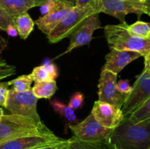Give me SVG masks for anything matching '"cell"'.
I'll return each mask as SVG.
<instances>
[{
    "label": "cell",
    "mask_w": 150,
    "mask_h": 149,
    "mask_svg": "<svg viewBox=\"0 0 150 149\" xmlns=\"http://www.w3.org/2000/svg\"><path fill=\"white\" fill-rule=\"evenodd\" d=\"M108 145L111 149H150V118L135 124L125 118L113 129Z\"/></svg>",
    "instance_id": "cell-1"
},
{
    "label": "cell",
    "mask_w": 150,
    "mask_h": 149,
    "mask_svg": "<svg viewBox=\"0 0 150 149\" xmlns=\"http://www.w3.org/2000/svg\"><path fill=\"white\" fill-rule=\"evenodd\" d=\"M52 132L42 121H36L23 115L4 114L0 120V143L24 136Z\"/></svg>",
    "instance_id": "cell-2"
},
{
    "label": "cell",
    "mask_w": 150,
    "mask_h": 149,
    "mask_svg": "<svg viewBox=\"0 0 150 149\" xmlns=\"http://www.w3.org/2000/svg\"><path fill=\"white\" fill-rule=\"evenodd\" d=\"M127 23L106 25L104 34L111 49L132 51L139 53L142 56L150 53V39L139 37L127 31Z\"/></svg>",
    "instance_id": "cell-3"
},
{
    "label": "cell",
    "mask_w": 150,
    "mask_h": 149,
    "mask_svg": "<svg viewBox=\"0 0 150 149\" xmlns=\"http://www.w3.org/2000/svg\"><path fill=\"white\" fill-rule=\"evenodd\" d=\"M94 14L100 13L93 6H74L59 23L57 25L48 35H46L48 42L51 44L57 43L64 38L70 37L88 17Z\"/></svg>",
    "instance_id": "cell-4"
},
{
    "label": "cell",
    "mask_w": 150,
    "mask_h": 149,
    "mask_svg": "<svg viewBox=\"0 0 150 149\" xmlns=\"http://www.w3.org/2000/svg\"><path fill=\"white\" fill-rule=\"evenodd\" d=\"M144 57V68L132 86V91L122 107L125 118L150 98V53Z\"/></svg>",
    "instance_id": "cell-5"
},
{
    "label": "cell",
    "mask_w": 150,
    "mask_h": 149,
    "mask_svg": "<svg viewBox=\"0 0 150 149\" xmlns=\"http://www.w3.org/2000/svg\"><path fill=\"white\" fill-rule=\"evenodd\" d=\"M73 137L81 141L89 143H109L113 129L105 128L95 119L92 113L84 120L68 126Z\"/></svg>",
    "instance_id": "cell-6"
},
{
    "label": "cell",
    "mask_w": 150,
    "mask_h": 149,
    "mask_svg": "<svg viewBox=\"0 0 150 149\" xmlns=\"http://www.w3.org/2000/svg\"><path fill=\"white\" fill-rule=\"evenodd\" d=\"M38 100V98L32 93V89L23 92H17L11 89H9L4 108L11 114L23 115L36 121H41L37 110Z\"/></svg>",
    "instance_id": "cell-7"
},
{
    "label": "cell",
    "mask_w": 150,
    "mask_h": 149,
    "mask_svg": "<svg viewBox=\"0 0 150 149\" xmlns=\"http://www.w3.org/2000/svg\"><path fill=\"white\" fill-rule=\"evenodd\" d=\"M100 13L113 16L120 23H124L126 22L125 16L130 13L136 14L139 18L143 14L149 15V2L142 3L138 0H102Z\"/></svg>",
    "instance_id": "cell-8"
},
{
    "label": "cell",
    "mask_w": 150,
    "mask_h": 149,
    "mask_svg": "<svg viewBox=\"0 0 150 149\" xmlns=\"http://www.w3.org/2000/svg\"><path fill=\"white\" fill-rule=\"evenodd\" d=\"M117 74L103 69L98 83V100L122 108L127 94L117 88Z\"/></svg>",
    "instance_id": "cell-9"
},
{
    "label": "cell",
    "mask_w": 150,
    "mask_h": 149,
    "mask_svg": "<svg viewBox=\"0 0 150 149\" xmlns=\"http://www.w3.org/2000/svg\"><path fill=\"white\" fill-rule=\"evenodd\" d=\"M64 140L54 132L24 136L0 143V149H37Z\"/></svg>",
    "instance_id": "cell-10"
},
{
    "label": "cell",
    "mask_w": 150,
    "mask_h": 149,
    "mask_svg": "<svg viewBox=\"0 0 150 149\" xmlns=\"http://www.w3.org/2000/svg\"><path fill=\"white\" fill-rule=\"evenodd\" d=\"M100 28V20L99 14H94L88 17L69 37L70 41L68 48L62 55L71 52L73 49L89 45L92 39L93 33L95 30Z\"/></svg>",
    "instance_id": "cell-11"
},
{
    "label": "cell",
    "mask_w": 150,
    "mask_h": 149,
    "mask_svg": "<svg viewBox=\"0 0 150 149\" xmlns=\"http://www.w3.org/2000/svg\"><path fill=\"white\" fill-rule=\"evenodd\" d=\"M91 113L100 125L111 129H115L125 118L121 108L99 100L95 102Z\"/></svg>",
    "instance_id": "cell-12"
},
{
    "label": "cell",
    "mask_w": 150,
    "mask_h": 149,
    "mask_svg": "<svg viewBox=\"0 0 150 149\" xmlns=\"http://www.w3.org/2000/svg\"><path fill=\"white\" fill-rule=\"evenodd\" d=\"M57 6L51 12L39 18L35 21V24L38 26V29L46 35L59 23L74 7L72 4L64 1H57Z\"/></svg>",
    "instance_id": "cell-13"
},
{
    "label": "cell",
    "mask_w": 150,
    "mask_h": 149,
    "mask_svg": "<svg viewBox=\"0 0 150 149\" xmlns=\"http://www.w3.org/2000/svg\"><path fill=\"white\" fill-rule=\"evenodd\" d=\"M142 56L136 51L111 49V51L105 56V63L103 69L118 74L126 66Z\"/></svg>",
    "instance_id": "cell-14"
},
{
    "label": "cell",
    "mask_w": 150,
    "mask_h": 149,
    "mask_svg": "<svg viewBox=\"0 0 150 149\" xmlns=\"http://www.w3.org/2000/svg\"><path fill=\"white\" fill-rule=\"evenodd\" d=\"M35 7H40V4L34 0H0V7L13 17Z\"/></svg>",
    "instance_id": "cell-15"
},
{
    "label": "cell",
    "mask_w": 150,
    "mask_h": 149,
    "mask_svg": "<svg viewBox=\"0 0 150 149\" xmlns=\"http://www.w3.org/2000/svg\"><path fill=\"white\" fill-rule=\"evenodd\" d=\"M13 24L17 29L19 37L22 39H26L34 30L35 21L32 20L29 13L25 12L13 18Z\"/></svg>",
    "instance_id": "cell-16"
},
{
    "label": "cell",
    "mask_w": 150,
    "mask_h": 149,
    "mask_svg": "<svg viewBox=\"0 0 150 149\" xmlns=\"http://www.w3.org/2000/svg\"><path fill=\"white\" fill-rule=\"evenodd\" d=\"M50 104L54 111L57 112L64 120V121L68 124V126L79 123V120L76 116V112L68 105H65L57 99L51 100L50 102Z\"/></svg>",
    "instance_id": "cell-17"
},
{
    "label": "cell",
    "mask_w": 150,
    "mask_h": 149,
    "mask_svg": "<svg viewBox=\"0 0 150 149\" xmlns=\"http://www.w3.org/2000/svg\"><path fill=\"white\" fill-rule=\"evenodd\" d=\"M57 86L56 80L35 83L32 91L38 99H50L55 93Z\"/></svg>",
    "instance_id": "cell-18"
},
{
    "label": "cell",
    "mask_w": 150,
    "mask_h": 149,
    "mask_svg": "<svg viewBox=\"0 0 150 149\" xmlns=\"http://www.w3.org/2000/svg\"><path fill=\"white\" fill-rule=\"evenodd\" d=\"M150 98L146 102L138 107L127 117L129 121L133 124H139L145 120L150 118Z\"/></svg>",
    "instance_id": "cell-19"
},
{
    "label": "cell",
    "mask_w": 150,
    "mask_h": 149,
    "mask_svg": "<svg viewBox=\"0 0 150 149\" xmlns=\"http://www.w3.org/2000/svg\"><path fill=\"white\" fill-rule=\"evenodd\" d=\"M67 146L69 149H111L106 143H89L81 141L76 137L68 139Z\"/></svg>",
    "instance_id": "cell-20"
},
{
    "label": "cell",
    "mask_w": 150,
    "mask_h": 149,
    "mask_svg": "<svg viewBox=\"0 0 150 149\" xmlns=\"http://www.w3.org/2000/svg\"><path fill=\"white\" fill-rule=\"evenodd\" d=\"M127 29L135 36L145 39H150V24L148 22L137 20L131 25L127 24Z\"/></svg>",
    "instance_id": "cell-21"
},
{
    "label": "cell",
    "mask_w": 150,
    "mask_h": 149,
    "mask_svg": "<svg viewBox=\"0 0 150 149\" xmlns=\"http://www.w3.org/2000/svg\"><path fill=\"white\" fill-rule=\"evenodd\" d=\"M33 82L30 74H23L17 78L13 79L10 81L7 82L8 86H12V89L17 92L26 91L32 89L31 86Z\"/></svg>",
    "instance_id": "cell-22"
},
{
    "label": "cell",
    "mask_w": 150,
    "mask_h": 149,
    "mask_svg": "<svg viewBox=\"0 0 150 149\" xmlns=\"http://www.w3.org/2000/svg\"><path fill=\"white\" fill-rule=\"evenodd\" d=\"M30 75L32 77V80L35 83L54 80L52 77H51L50 73L48 72L45 64L35 67L33 70H32V73L30 74Z\"/></svg>",
    "instance_id": "cell-23"
},
{
    "label": "cell",
    "mask_w": 150,
    "mask_h": 149,
    "mask_svg": "<svg viewBox=\"0 0 150 149\" xmlns=\"http://www.w3.org/2000/svg\"><path fill=\"white\" fill-rule=\"evenodd\" d=\"M16 67L8 64L4 58L0 57V80L16 74Z\"/></svg>",
    "instance_id": "cell-24"
},
{
    "label": "cell",
    "mask_w": 150,
    "mask_h": 149,
    "mask_svg": "<svg viewBox=\"0 0 150 149\" xmlns=\"http://www.w3.org/2000/svg\"><path fill=\"white\" fill-rule=\"evenodd\" d=\"M83 98L84 96H83V93L81 92H77V93H74L69 102L68 106L73 110L79 109L83 105Z\"/></svg>",
    "instance_id": "cell-25"
},
{
    "label": "cell",
    "mask_w": 150,
    "mask_h": 149,
    "mask_svg": "<svg viewBox=\"0 0 150 149\" xmlns=\"http://www.w3.org/2000/svg\"><path fill=\"white\" fill-rule=\"evenodd\" d=\"M86 5H92L100 13L102 7V0H76V5L77 7H84Z\"/></svg>",
    "instance_id": "cell-26"
},
{
    "label": "cell",
    "mask_w": 150,
    "mask_h": 149,
    "mask_svg": "<svg viewBox=\"0 0 150 149\" xmlns=\"http://www.w3.org/2000/svg\"><path fill=\"white\" fill-rule=\"evenodd\" d=\"M13 16L9 15L0 7V30L5 32L7 26L13 23Z\"/></svg>",
    "instance_id": "cell-27"
},
{
    "label": "cell",
    "mask_w": 150,
    "mask_h": 149,
    "mask_svg": "<svg viewBox=\"0 0 150 149\" xmlns=\"http://www.w3.org/2000/svg\"><path fill=\"white\" fill-rule=\"evenodd\" d=\"M8 85L7 83H0V106H5L6 101L8 96Z\"/></svg>",
    "instance_id": "cell-28"
},
{
    "label": "cell",
    "mask_w": 150,
    "mask_h": 149,
    "mask_svg": "<svg viewBox=\"0 0 150 149\" xmlns=\"http://www.w3.org/2000/svg\"><path fill=\"white\" fill-rule=\"evenodd\" d=\"M117 88L120 92L125 94H129L132 91V86L129 83L128 80H121L117 82Z\"/></svg>",
    "instance_id": "cell-29"
},
{
    "label": "cell",
    "mask_w": 150,
    "mask_h": 149,
    "mask_svg": "<svg viewBox=\"0 0 150 149\" xmlns=\"http://www.w3.org/2000/svg\"><path fill=\"white\" fill-rule=\"evenodd\" d=\"M57 2L54 0H47L44 4L40 6V13L44 15L51 12L54 7L57 6Z\"/></svg>",
    "instance_id": "cell-30"
},
{
    "label": "cell",
    "mask_w": 150,
    "mask_h": 149,
    "mask_svg": "<svg viewBox=\"0 0 150 149\" xmlns=\"http://www.w3.org/2000/svg\"><path fill=\"white\" fill-rule=\"evenodd\" d=\"M67 143V140H65V139H64L63 141L54 143V144L48 145H46V146H43V147L39 148H37V149H61L62 148L64 145H65Z\"/></svg>",
    "instance_id": "cell-31"
},
{
    "label": "cell",
    "mask_w": 150,
    "mask_h": 149,
    "mask_svg": "<svg viewBox=\"0 0 150 149\" xmlns=\"http://www.w3.org/2000/svg\"><path fill=\"white\" fill-rule=\"evenodd\" d=\"M45 65L46 67L47 70H48V72L51 74L53 80H55V79L58 76V72H57V68L55 66V64H52V63H50V64H45Z\"/></svg>",
    "instance_id": "cell-32"
},
{
    "label": "cell",
    "mask_w": 150,
    "mask_h": 149,
    "mask_svg": "<svg viewBox=\"0 0 150 149\" xmlns=\"http://www.w3.org/2000/svg\"><path fill=\"white\" fill-rule=\"evenodd\" d=\"M6 32L7 33V34L10 37H16L18 35L17 32V29H16V27L14 26V25L13 24V23L9 24L7 26V29H6Z\"/></svg>",
    "instance_id": "cell-33"
},
{
    "label": "cell",
    "mask_w": 150,
    "mask_h": 149,
    "mask_svg": "<svg viewBox=\"0 0 150 149\" xmlns=\"http://www.w3.org/2000/svg\"><path fill=\"white\" fill-rule=\"evenodd\" d=\"M54 1H66V2H68L70 4H72L73 5H76V0H54Z\"/></svg>",
    "instance_id": "cell-34"
},
{
    "label": "cell",
    "mask_w": 150,
    "mask_h": 149,
    "mask_svg": "<svg viewBox=\"0 0 150 149\" xmlns=\"http://www.w3.org/2000/svg\"><path fill=\"white\" fill-rule=\"evenodd\" d=\"M34 1H35L36 2H38V4H40V6H41L42 4H44V3H45L47 0H34Z\"/></svg>",
    "instance_id": "cell-35"
},
{
    "label": "cell",
    "mask_w": 150,
    "mask_h": 149,
    "mask_svg": "<svg viewBox=\"0 0 150 149\" xmlns=\"http://www.w3.org/2000/svg\"><path fill=\"white\" fill-rule=\"evenodd\" d=\"M3 115H4V110H3L2 108H0V120H1V118H2Z\"/></svg>",
    "instance_id": "cell-36"
},
{
    "label": "cell",
    "mask_w": 150,
    "mask_h": 149,
    "mask_svg": "<svg viewBox=\"0 0 150 149\" xmlns=\"http://www.w3.org/2000/svg\"><path fill=\"white\" fill-rule=\"evenodd\" d=\"M67 141H68V140H67ZM67 144H66L65 145L63 146V147L61 149H69V148H68V147H67Z\"/></svg>",
    "instance_id": "cell-37"
},
{
    "label": "cell",
    "mask_w": 150,
    "mask_h": 149,
    "mask_svg": "<svg viewBox=\"0 0 150 149\" xmlns=\"http://www.w3.org/2000/svg\"><path fill=\"white\" fill-rule=\"evenodd\" d=\"M138 1H139L140 2H142V3H146V1H148L149 0H138Z\"/></svg>",
    "instance_id": "cell-38"
}]
</instances>
